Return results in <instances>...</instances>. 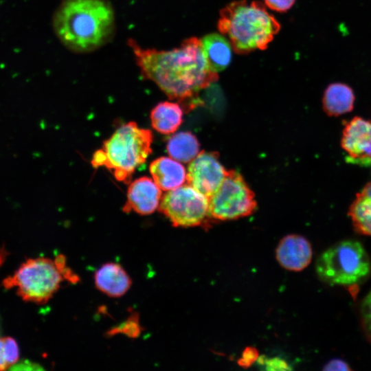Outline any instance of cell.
Instances as JSON below:
<instances>
[{
  "mask_svg": "<svg viewBox=\"0 0 371 371\" xmlns=\"http://www.w3.org/2000/svg\"><path fill=\"white\" fill-rule=\"evenodd\" d=\"M128 46L142 76L156 84L170 99L179 102L183 110L201 105L199 91L218 78L209 68L201 39L196 37L186 38L179 47L168 50L143 48L131 39Z\"/></svg>",
  "mask_w": 371,
  "mask_h": 371,
  "instance_id": "1",
  "label": "cell"
},
{
  "mask_svg": "<svg viewBox=\"0 0 371 371\" xmlns=\"http://www.w3.org/2000/svg\"><path fill=\"white\" fill-rule=\"evenodd\" d=\"M52 24L65 47L87 53L111 40L115 31V12L107 0H63L54 12Z\"/></svg>",
  "mask_w": 371,
  "mask_h": 371,
  "instance_id": "2",
  "label": "cell"
},
{
  "mask_svg": "<svg viewBox=\"0 0 371 371\" xmlns=\"http://www.w3.org/2000/svg\"><path fill=\"white\" fill-rule=\"evenodd\" d=\"M219 32L238 54L266 49L280 30V24L258 1L236 0L220 11Z\"/></svg>",
  "mask_w": 371,
  "mask_h": 371,
  "instance_id": "3",
  "label": "cell"
},
{
  "mask_svg": "<svg viewBox=\"0 0 371 371\" xmlns=\"http://www.w3.org/2000/svg\"><path fill=\"white\" fill-rule=\"evenodd\" d=\"M153 134L129 122L117 128L106 139L91 160L95 168L104 167L119 181L128 183L135 170L152 153Z\"/></svg>",
  "mask_w": 371,
  "mask_h": 371,
  "instance_id": "4",
  "label": "cell"
},
{
  "mask_svg": "<svg viewBox=\"0 0 371 371\" xmlns=\"http://www.w3.org/2000/svg\"><path fill=\"white\" fill-rule=\"evenodd\" d=\"M315 271L319 278L330 286H354L369 276L371 263L361 243L339 241L323 251L317 259Z\"/></svg>",
  "mask_w": 371,
  "mask_h": 371,
  "instance_id": "5",
  "label": "cell"
},
{
  "mask_svg": "<svg viewBox=\"0 0 371 371\" xmlns=\"http://www.w3.org/2000/svg\"><path fill=\"white\" fill-rule=\"evenodd\" d=\"M64 280L54 260L39 257L22 264L13 276L3 280V286L7 289L16 287L25 301L44 304L58 291Z\"/></svg>",
  "mask_w": 371,
  "mask_h": 371,
  "instance_id": "6",
  "label": "cell"
},
{
  "mask_svg": "<svg viewBox=\"0 0 371 371\" xmlns=\"http://www.w3.org/2000/svg\"><path fill=\"white\" fill-rule=\"evenodd\" d=\"M257 207L255 194L235 170H228L217 190L209 198L211 218L236 220L252 214Z\"/></svg>",
  "mask_w": 371,
  "mask_h": 371,
  "instance_id": "7",
  "label": "cell"
},
{
  "mask_svg": "<svg viewBox=\"0 0 371 371\" xmlns=\"http://www.w3.org/2000/svg\"><path fill=\"white\" fill-rule=\"evenodd\" d=\"M159 210L176 227L201 226L211 218L208 198L188 183L165 193Z\"/></svg>",
  "mask_w": 371,
  "mask_h": 371,
  "instance_id": "8",
  "label": "cell"
},
{
  "mask_svg": "<svg viewBox=\"0 0 371 371\" xmlns=\"http://www.w3.org/2000/svg\"><path fill=\"white\" fill-rule=\"evenodd\" d=\"M227 172L217 153L201 151L190 162L186 180L209 199L221 186Z\"/></svg>",
  "mask_w": 371,
  "mask_h": 371,
  "instance_id": "9",
  "label": "cell"
},
{
  "mask_svg": "<svg viewBox=\"0 0 371 371\" xmlns=\"http://www.w3.org/2000/svg\"><path fill=\"white\" fill-rule=\"evenodd\" d=\"M341 145L347 161L362 166L371 165V121L355 117L344 128Z\"/></svg>",
  "mask_w": 371,
  "mask_h": 371,
  "instance_id": "10",
  "label": "cell"
},
{
  "mask_svg": "<svg viewBox=\"0 0 371 371\" xmlns=\"http://www.w3.org/2000/svg\"><path fill=\"white\" fill-rule=\"evenodd\" d=\"M161 196V190L153 179L148 177H139L129 183L123 211L140 215L150 214L159 207Z\"/></svg>",
  "mask_w": 371,
  "mask_h": 371,
  "instance_id": "11",
  "label": "cell"
},
{
  "mask_svg": "<svg viewBox=\"0 0 371 371\" xmlns=\"http://www.w3.org/2000/svg\"><path fill=\"white\" fill-rule=\"evenodd\" d=\"M313 250L310 242L298 234L284 236L276 249L279 265L291 271H301L311 262Z\"/></svg>",
  "mask_w": 371,
  "mask_h": 371,
  "instance_id": "12",
  "label": "cell"
},
{
  "mask_svg": "<svg viewBox=\"0 0 371 371\" xmlns=\"http://www.w3.org/2000/svg\"><path fill=\"white\" fill-rule=\"evenodd\" d=\"M93 279L96 289L111 297L123 296L132 285L130 276L116 262L103 264L95 272Z\"/></svg>",
  "mask_w": 371,
  "mask_h": 371,
  "instance_id": "13",
  "label": "cell"
},
{
  "mask_svg": "<svg viewBox=\"0 0 371 371\" xmlns=\"http://www.w3.org/2000/svg\"><path fill=\"white\" fill-rule=\"evenodd\" d=\"M149 171L155 183L161 190L168 191L185 183L187 172L178 161L167 157H160L153 160Z\"/></svg>",
  "mask_w": 371,
  "mask_h": 371,
  "instance_id": "14",
  "label": "cell"
},
{
  "mask_svg": "<svg viewBox=\"0 0 371 371\" xmlns=\"http://www.w3.org/2000/svg\"><path fill=\"white\" fill-rule=\"evenodd\" d=\"M203 54L209 68L214 72L226 69L232 60V45L223 34L211 33L201 39Z\"/></svg>",
  "mask_w": 371,
  "mask_h": 371,
  "instance_id": "15",
  "label": "cell"
},
{
  "mask_svg": "<svg viewBox=\"0 0 371 371\" xmlns=\"http://www.w3.org/2000/svg\"><path fill=\"white\" fill-rule=\"evenodd\" d=\"M355 96L352 89L343 82H333L325 89L322 106L329 116H339L351 111L354 107Z\"/></svg>",
  "mask_w": 371,
  "mask_h": 371,
  "instance_id": "16",
  "label": "cell"
},
{
  "mask_svg": "<svg viewBox=\"0 0 371 371\" xmlns=\"http://www.w3.org/2000/svg\"><path fill=\"white\" fill-rule=\"evenodd\" d=\"M183 110L178 102L165 101L158 103L150 112L153 128L164 135L175 133L183 122Z\"/></svg>",
  "mask_w": 371,
  "mask_h": 371,
  "instance_id": "17",
  "label": "cell"
},
{
  "mask_svg": "<svg viewBox=\"0 0 371 371\" xmlns=\"http://www.w3.org/2000/svg\"><path fill=\"white\" fill-rule=\"evenodd\" d=\"M348 214L357 233L371 236V182L357 194Z\"/></svg>",
  "mask_w": 371,
  "mask_h": 371,
  "instance_id": "18",
  "label": "cell"
},
{
  "mask_svg": "<svg viewBox=\"0 0 371 371\" xmlns=\"http://www.w3.org/2000/svg\"><path fill=\"white\" fill-rule=\"evenodd\" d=\"M200 144L196 137L189 131L174 134L166 145L169 156L182 163H188L199 153Z\"/></svg>",
  "mask_w": 371,
  "mask_h": 371,
  "instance_id": "19",
  "label": "cell"
},
{
  "mask_svg": "<svg viewBox=\"0 0 371 371\" xmlns=\"http://www.w3.org/2000/svg\"><path fill=\"white\" fill-rule=\"evenodd\" d=\"M19 352L16 342L12 337L0 338V370L14 365L19 359Z\"/></svg>",
  "mask_w": 371,
  "mask_h": 371,
  "instance_id": "20",
  "label": "cell"
},
{
  "mask_svg": "<svg viewBox=\"0 0 371 371\" xmlns=\"http://www.w3.org/2000/svg\"><path fill=\"white\" fill-rule=\"evenodd\" d=\"M360 314L363 328L368 337L371 339V291L361 302Z\"/></svg>",
  "mask_w": 371,
  "mask_h": 371,
  "instance_id": "21",
  "label": "cell"
},
{
  "mask_svg": "<svg viewBox=\"0 0 371 371\" xmlns=\"http://www.w3.org/2000/svg\"><path fill=\"white\" fill-rule=\"evenodd\" d=\"M122 332L129 337H137L140 333V326L138 322V317L135 315H131L130 318L123 323L118 328L112 330L109 333L113 335Z\"/></svg>",
  "mask_w": 371,
  "mask_h": 371,
  "instance_id": "22",
  "label": "cell"
},
{
  "mask_svg": "<svg viewBox=\"0 0 371 371\" xmlns=\"http://www.w3.org/2000/svg\"><path fill=\"white\" fill-rule=\"evenodd\" d=\"M258 362L261 366H264L266 370H288L291 369L286 361L279 357L268 358L262 356L258 357Z\"/></svg>",
  "mask_w": 371,
  "mask_h": 371,
  "instance_id": "23",
  "label": "cell"
},
{
  "mask_svg": "<svg viewBox=\"0 0 371 371\" xmlns=\"http://www.w3.org/2000/svg\"><path fill=\"white\" fill-rule=\"evenodd\" d=\"M258 357V352L256 348L251 346L246 347L243 350L241 357L238 360V364L240 367L247 368L255 363Z\"/></svg>",
  "mask_w": 371,
  "mask_h": 371,
  "instance_id": "24",
  "label": "cell"
},
{
  "mask_svg": "<svg viewBox=\"0 0 371 371\" xmlns=\"http://www.w3.org/2000/svg\"><path fill=\"white\" fill-rule=\"evenodd\" d=\"M264 1L271 10L282 13L290 10L295 0H264Z\"/></svg>",
  "mask_w": 371,
  "mask_h": 371,
  "instance_id": "25",
  "label": "cell"
},
{
  "mask_svg": "<svg viewBox=\"0 0 371 371\" xmlns=\"http://www.w3.org/2000/svg\"><path fill=\"white\" fill-rule=\"evenodd\" d=\"M323 370L327 371H344L352 370L350 366L341 359H333L326 363L323 368Z\"/></svg>",
  "mask_w": 371,
  "mask_h": 371,
  "instance_id": "26",
  "label": "cell"
},
{
  "mask_svg": "<svg viewBox=\"0 0 371 371\" xmlns=\"http://www.w3.org/2000/svg\"><path fill=\"white\" fill-rule=\"evenodd\" d=\"M11 370H41V367L38 366H36V364L33 363L28 361H23L18 364H16L14 367L13 366Z\"/></svg>",
  "mask_w": 371,
  "mask_h": 371,
  "instance_id": "27",
  "label": "cell"
},
{
  "mask_svg": "<svg viewBox=\"0 0 371 371\" xmlns=\"http://www.w3.org/2000/svg\"><path fill=\"white\" fill-rule=\"evenodd\" d=\"M1 259L0 258V262H1Z\"/></svg>",
  "mask_w": 371,
  "mask_h": 371,
  "instance_id": "28",
  "label": "cell"
}]
</instances>
